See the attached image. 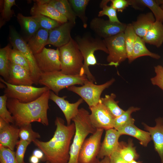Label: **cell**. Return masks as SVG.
<instances>
[{"instance_id":"7c38bea8","label":"cell","mask_w":163,"mask_h":163,"mask_svg":"<svg viewBox=\"0 0 163 163\" xmlns=\"http://www.w3.org/2000/svg\"><path fill=\"white\" fill-rule=\"evenodd\" d=\"M127 25L121 22H114L95 17L91 21L90 27L96 36L104 39L124 32Z\"/></svg>"},{"instance_id":"f1b7e54d","label":"cell","mask_w":163,"mask_h":163,"mask_svg":"<svg viewBox=\"0 0 163 163\" xmlns=\"http://www.w3.org/2000/svg\"><path fill=\"white\" fill-rule=\"evenodd\" d=\"M145 43L141 38L137 36L134 46L132 62L139 57L144 56H149L156 59L161 58L158 54L150 51L146 47Z\"/></svg>"},{"instance_id":"5bb4252c","label":"cell","mask_w":163,"mask_h":163,"mask_svg":"<svg viewBox=\"0 0 163 163\" xmlns=\"http://www.w3.org/2000/svg\"><path fill=\"white\" fill-rule=\"evenodd\" d=\"M89 108L91 113L89 117L92 126L96 129L106 130L114 128L115 117L102 103L101 101L96 105Z\"/></svg>"},{"instance_id":"8992f818","label":"cell","mask_w":163,"mask_h":163,"mask_svg":"<svg viewBox=\"0 0 163 163\" xmlns=\"http://www.w3.org/2000/svg\"><path fill=\"white\" fill-rule=\"evenodd\" d=\"M59 48L61 71L68 75H82L84 59L74 39L72 38L68 43Z\"/></svg>"},{"instance_id":"7402d4cb","label":"cell","mask_w":163,"mask_h":163,"mask_svg":"<svg viewBox=\"0 0 163 163\" xmlns=\"http://www.w3.org/2000/svg\"><path fill=\"white\" fill-rule=\"evenodd\" d=\"M155 21L152 12L141 14L137 17L136 21L131 23L137 36L142 38Z\"/></svg>"},{"instance_id":"ba28073f","label":"cell","mask_w":163,"mask_h":163,"mask_svg":"<svg viewBox=\"0 0 163 163\" xmlns=\"http://www.w3.org/2000/svg\"><path fill=\"white\" fill-rule=\"evenodd\" d=\"M0 80L6 85L4 93L8 98L16 99L23 103L33 101L49 90L46 86L38 88L32 85H14L8 83L2 78Z\"/></svg>"},{"instance_id":"7bdbcfd3","label":"cell","mask_w":163,"mask_h":163,"mask_svg":"<svg viewBox=\"0 0 163 163\" xmlns=\"http://www.w3.org/2000/svg\"><path fill=\"white\" fill-rule=\"evenodd\" d=\"M29 142L20 139L16 146L15 156L18 163H26L24 161V157L27 148L30 144Z\"/></svg>"},{"instance_id":"836d02e7","label":"cell","mask_w":163,"mask_h":163,"mask_svg":"<svg viewBox=\"0 0 163 163\" xmlns=\"http://www.w3.org/2000/svg\"><path fill=\"white\" fill-rule=\"evenodd\" d=\"M10 45L0 49V75L7 81L9 76V54Z\"/></svg>"},{"instance_id":"9a60e30c","label":"cell","mask_w":163,"mask_h":163,"mask_svg":"<svg viewBox=\"0 0 163 163\" xmlns=\"http://www.w3.org/2000/svg\"><path fill=\"white\" fill-rule=\"evenodd\" d=\"M75 25L68 21L49 30L46 45L50 44L59 48L67 44L72 38L71 32Z\"/></svg>"},{"instance_id":"74e56055","label":"cell","mask_w":163,"mask_h":163,"mask_svg":"<svg viewBox=\"0 0 163 163\" xmlns=\"http://www.w3.org/2000/svg\"><path fill=\"white\" fill-rule=\"evenodd\" d=\"M19 128V136L20 140L30 143L40 138V134L33 130L31 123L23 126Z\"/></svg>"},{"instance_id":"277c9868","label":"cell","mask_w":163,"mask_h":163,"mask_svg":"<svg viewBox=\"0 0 163 163\" xmlns=\"http://www.w3.org/2000/svg\"><path fill=\"white\" fill-rule=\"evenodd\" d=\"M90 113L83 108L79 109L76 116L73 118L75 126V132L69 151V158L68 163H79L78 157L81 149L89 134L94 133L96 130L91 124Z\"/></svg>"},{"instance_id":"603a6c76","label":"cell","mask_w":163,"mask_h":163,"mask_svg":"<svg viewBox=\"0 0 163 163\" xmlns=\"http://www.w3.org/2000/svg\"><path fill=\"white\" fill-rule=\"evenodd\" d=\"M120 135H126L131 136L140 142L142 145L146 147L152 140L150 133L142 130L135 126L134 123H130L117 129Z\"/></svg>"},{"instance_id":"ee69618b","label":"cell","mask_w":163,"mask_h":163,"mask_svg":"<svg viewBox=\"0 0 163 163\" xmlns=\"http://www.w3.org/2000/svg\"><path fill=\"white\" fill-rule=\"evenodd\" d=\"M154 68L156 75L151 78V83L154 85L158 86L163 91V66L158 65Z\"/></svg>"},{"instance_id":"e575fe53","label":"cell","mask_w":163,"mask_h":163,"mask_svg":"<svg viewBox=\"0 0 163 163\" xmlns=\"http://www.w3.org/2000/svg\"><path fill=\"white\" fill-rule=\"evenodd\" d=\"M140 109L139 107H131L121 115L115 118L114 128L117 130L127 124L134 123L135 120L132 118L131 114L139 110Z\"/></svg>"},{"instance_id":"8d00e7d4","label":"cell","mask_w":163,"mask_h":163,"mask_svg":"<svg viewBox=\"0 0 163 163\" xmlns=\"http://www.w3.org/2000/svg\"><path fill=\"white\" fill-rule=\"evenodd\" d=\"M110 0H102L100 4V7L102 9L98 13V16L101 17L104 15L107 16L109 20L114 22L120 23L117 17V11L111 5L109 6L107 4Z\"/></svg>"},{"instance_id":"83f0119b","label":"cell","mask_w":163,"mask_h":163,"mask_svg":"<svg viewBox=\"0 0 163 163\" xmlns=\"http://www.w3.org/2000/svg\"><path fill=\"white\" fill-rule=\"evenodd\" d=\"M116 151L121 157L128 163L133 160H136L139 157L136 147L134 146L133 140L131 139H129L127 143L123 142H119Z\"/></svg>"},{"instance_id":"d6a6232c","label":"cell","mask_w":163,"mask_h":163,"mask_svg":"<svg viewBox=\"0 0 163 163\" xmlns=\"http://www.w3.org/2000/svg\"><path fill=\"white\" fill-rule=\"evenodd\" d=\"M14 5H16L15 0H0V28L10 21L14 14L13 10L11 9Z\"/></svg>"},{"instance_id":"bcb514c9","label":"cell","mask_w":163,"mask_h":163,"mask_svg":"<svg viewBox=\"0 0 163 163\" xmlns=\"http://www.w3.org/2000/svg\"><path fill=\"white\" fill-rule=\"evenodd\" d=\"M110 158V163H128L121 157L117 151L113 153Z\"/></svg>"},{"instance_id":"44dd1931","label":"cell","mask_w":163,"mask_h":163,"mask_svg":"<svg viewBox=\"0 0 163 163\" xmlns=\"http://www.w3.org/2000/svg\"><path fill=\"white\" fill-rule=\"evenodd\" d=\"M156 125L154 127L148 126L144 123L145 129L149 132L153 141L155 149L158 154L163 163V117L155 119Z\"/></svg>"},{"instance_id":"4fadbf2b","label":"cell","mask_w":163,"mask_h":163,"mask_svg":"<svg viewBox=\"0 0 163 163\" xmlns=\"http://www.w3.org/2000/svg\"><path fill=\"white\" fill-rule=\"evenodd\" d=\"M34 56L37 65L42 73L61 71L58 48L55 50L45 47L40 52Z\"/></svg>"},{"instance_id":"816d5d0a","label":"cell","mask_w":163,"mask_h":163,"mask_svg":"<svg viewBox=\"0 0 163 163\" xmlns=\"http://www.w3.org/2000/svg\"><path fill=\"white\" fill-rule=\"evenodd\" d=\"M160 6L163 9V0H162V3L161 5H160Z\"/></svg>"},{"instance_id":"8fae6325","label":"cell","mask_w":163,"mask_h":163,"mask_svg":"<svg viewBox=\"0 0 163 163\" xmlns=\"http://www.w3.org/2000/svg\"><path fill=\"white\" fill-rule=\"evenodd\" d=\"M104 130L102 129H97L94 133L86 139L79 152V163H99L98 156Z\"/></svg>"},{"instance_id":"ab89813d","label":"cell","mask_w":163,"mask_h":163,"mask_svg":"<svg viewBox=\"0 0 163 163\" xmlns=\"http://www.w3.org/2000/svg\"><path fill=\"white\" fill-rule=\"evenodd\" d=\"M9 59L10 63L22 66L30 74V67L27 60L18 50L11 48L9 52Z\"/></svg>"},{"instance_id":"c3c4849f","label":"cell","mask_w":163,"mask_h":163,"mask_svg":"<svg viewBox=\"0 0 163 163\" xmlns=\"http://www.w3.org/2000/svg\"><path fill=\"white\" fill-rule=\"evenodd\" d=\"M39 159L37 157L32 155L30 157L29 160L30 163H38L39 162Z\"/></svg>"},{"instance_id":"1f68e13d","label":"cell","mask_w":163,"mask_h":163,"mask_svg":"<svg viewBox=\"0 0 163 163\" xmlns=\"http://www.w3.org/2000/svg\"><path fill=\"white\" fill-rule=\"evenodd\" d=\"M116 97L115 94L112 93L110 95H105L104 97L101 99L102 103L115 118L120 116L125 111L119 107V101H115Z\"/></svg>"},{"instance_id":"9c48e42d","label":"cell","mask_w":163,"mask_h":163,"mask_svg":"<svg viewBox=\"0 0 163 163\" xmlns=\"http://www.w3.org/2000/svg\"><path fill=\"white\" fill-rule=\"evenodd\" d=\"M115 81V79L113 78L100 85L94 84L93 82L89 81L81 86L72 85L67 88L69 91L79 95L90 107L96 105L100 101L102 92Z\"/></svg>"},{"instance_id":"2e32d148","label":"cell","mask_w":163,"mask_h":163,"mask_svg":"<svg viewBox=\"0 0 163 163\" xmlns=\"http://www.w3.org/2000/svg\"><path fill=\"white\" fill-rule=\"evenodd\" d=\"M19 129L0 118V145L14 151L19 140Z\"/></svg>"},{"instance_id":"cb8c5ba5","label":"cell","mask_w":163,"mask_h":163,"mask_svg":"<svg viewBox=\"0 0 163 163\" xmlns=\"http://www.w3.org/2000/svg\"><path fill=\"white\" fill-rule=\"evenodd\" d=\"M142 39L145 43L160 47L163 43V23L155 21Z\"/></svg>"},{"instance_id":"d590c367","label":"cell","mask_w":163,"mask_h":163,"mask_svg":"<svg viewBox=\"0 0 163 163\" xmlns=\"http://www.w3.org/2000/svg\"><path fill=\"white\" fill-rule=\"evenodd\" d=\"M143 6L148 7L152 11L155 21L163 23V9L161 7L158 0H139Z\"/></svg>"},{"instance_id":"7dc6e473","label":"cell","mask_w":163,"mask_h":163,"mask_svg":"<svg viewBox=\"0 0 163 163\" xmlns=\"http://www.w3.org/2000/svg\"><path fill=\"white\" fill-rule=\"evenodd\" d=\"M33 155L40 159H42L44 156L43 152L40 149L35 150L33 151Z\"/></svg>"},{"instance_id":"60d3db41","label":"cell","mask_w":163,"mask_h":163,"mask_svg":"<svg viewBox=\"0 0 163 163\" xmlns=\"http://www.w3.org/2000/svg\"><path fill=\"white\" fill-rule=\"evenodd\" d=\"M8 99V97L5 94L0 96V118L8 123L14 124L12 116L7 107Z\"/></svg>"},{"instance_id":"6da1fadb","label":"cell","mask_w":163,"mask_h":163,"mask_svg":"<svg viewBox=\"0 0 163 163\" xmlns=\"http://www.w3.org/2000/svg\"><path fill=\"white\" fill-rule=\"evenodd\" d=\"M55 124L56 130L53 137L49 141L43 142L36 139L33 142L44 154L42 161H48L50 163H68L71 141L75 132V124L73 123L66 125L63 119L57 117Z\"/></svg>"},{"instance_id":"5b68a950","label":"cell","mask_w":163,"mask_h":163,"mask_svg":"<svg viewBox=\"0 0 163 163\" xmlns=\"http://www.w3.org/2000/svg\"><path fill=\"white\" fill-rule=\"evenodd\" d=\"M89 81L85 75H72L60 71L42 73L39 84L47 87L57 95L63 89L76 85H83Z\"/></svg>"},{"instance_id":"30bf717a","label":"cell","mask_w":163,"mask_h":163,"mask_svg":"<svg viewBox=\"0 0 163 163\" xmlns=\"http://www.w3.org/2000/svg\"><path fill=\"white\" fill-rule=\"evenodd\" d=\"M108 51L107 60V65L117 67L127 57L124 32L103 39Z\"/></svg>"},{"instance_id":"f546056e","label":"cell","mask_w":163,"mask_h":163,"mask_svg":"<svg viewBox=\"0 0 163 163\" xmlns=\"http://www.w3.org/2000/svg\"><path fill=\"white\" fill-rule=\"evenodd\" d=\"M69 2L76 17L81 20L84 28L87 27L88 18L85 11L90 1L89 0H69Z\"/></svg>"},{"instance_id":"52a82bcc","label":"cell","mask_w":163,"mask_h":163,"mask_svg":"<svg viewBox=\"0 0 163 163\" xmlns=\"http://www.w3.org/2000/svg\"><path fill=\"white\" fill-rule=\"evenodd\" d=\"M8 40L13 49L18 50L25 58L28 64L34 84L38 85L42 73L37 65L34 55L24 38L11 26L9 27Z\"/></svg>"},{"instance_id":"681fc988","label":"cell","mask_w":163,"mask_h":163,"mask_svg":"<svg viewBox=\"0 0 163 163\" xmlns=\"http://www.w3.org/2000/svg\"><path fill=\"white\" fill-rule=\"evenodd\" d=\"M99 163H110V157H105L100 161Z\"/></svg>"},{"instance_id":"d4e9b609","label":"cell","mask_w":163,"mask_h":163,"mask_svg":"<svg viewBox=\"0 0 163 163\" xmlns=\"http://www.w3.org/2000/svg\"><path fill=\"white\" fill-rule=\"evenodd\" d=\"M49 30L40 28L28 40L27 44L34 55L40 52L46 45Z\"/></svg>"},{"instance_id":"4dcf8cb0","label":"cell","mask_w":163,"mask_h":163,"mask_svg":"<svg viewBox=\"0 0 163 163\" xmlns=\"http://www.w3.org/2000/svg\"><path fill=\"white\" fill-rule=\"evenodd\" d=\"M127 57L129 63L132 62V58L135 42L137 37L131 23L127 25L124 32Z\"/></svg>"},{"instance_id":"ac0fdd59","label":"cell","mask_w":163,"mask_h":163,"mask_svg":"<svg viewBox=\"0 0 163 163\" xmlns=\"http://www.w3.org/2000/svg\"><path fill=\"white\" fill-rule=\"evenodd\" d=\"M8 83L14 85L31 86L34 83L30 73L20 66L9 62Z\"/></svg>"},{"instance_id":"f6af8a7d","label":"cell","mask_w":163,"mask_h":163,"mask_svg":"<svg viewBox=\"0 0 163 163\" xmlns=\"http://www.w3.org/2000/svg\"><path fill=\"white\" fill-rule=\"evenodd\" d=\"M111 5L118 12H122L129 5H131V0H110Z\"/></svg>"},{"instance_id":"484cf974","label":"cell","mask_w":163,"mask_h":163,"mask_svg":"<svg viewBox=\"0 0 163 163\" xmlns=\"http://www.w3.org/2000/svg\"><path fill=\"white\" fill-rule=\"evenodd\" d=\"M17 18L27 41L40 28L38 23L32 16H25L18 13Z\"/></svg>"},{"instance_id":"f907efd6","label":"cell","mask_w":163,"mask_h":163,"mask_svg":"<svg viewBox=\"0 0 163 163\" xmlns=\"http://www.w3.org/2000/svg\"><path fill=\"white\" fill-rule=\"evenodd\" d=\"M129 163H142V162L140 161H137L136 160H133Z\"/></svg>"},{"instance_id":"d6986e66","label":"cell","mask_w":163,"mask_h":163,"mask_svg":"<svg viewBox=\"0 0 163 163\" xmlns=\"http://www.w3.org/2000/svg\"><path fill=\"white\" fill-rule=\"evenodd\" d=\"M121 135L118 131L114 128L106 130L104 139L101 143L98 155V159H103L106 156L110 157L116 151Z\"/></svg>"},{"instance_id":"f5cc1de1","label":"cell","mask_w":163,"mask_h":163,"mask_svg":"<svg viewBox=\"0 0 163 163\" xmlns=\"http://www.w3.org/2000/svg\"><path fill=\"white\" fill-rule=\"evenodd\" d=\"M45 163H50L48 161H46L45 162Z\"/></svg>"},{"instance_id":"ffe728a7","label":"cell","mask_w":163,"mask_h":163,"mask_svg":"<svg viewBox=\"0 0 163 163\" xmlns=\"http://www.w3.org/2000/svg\"><path fill=\"white\" fill-rule=\"evenodd\" d=\"M34 3L30 10L32 15L38 14L49 18L61 23L68 21L65 17L57 11L53 6L46 2V0L34 1Z\"/></svg>"},{"instance_id":"e0dca14e","label":"cell","mask_w":163,"mask_h":163,"mask_svg":"<svg viewBox=\"0 0 163 163\" xmlns=\"http://www.w3.org/2000/svg\"><path fill=\"white\" fill-rule=\"evenodd\" d=\"M66 96L60 97L53 91H51L50 99L53 101L61 110L65 117L67 125L71 124V121L78 113L79 106L83 101L81 98L74 103H70L65 100Z\"/></svg>"},{"instance_id":"4316f807","label":"cell","mask_w":163,"mask_h":163,"mask_svg":"<svg viewBox=\"0 0 163 163\" xmlns=\"http://www.w3.org/2000/svg\"><path fill=\"white\" fill-rule=\"evenodd\" d=\"M46 2L53 6L65 17L68 21L75 24L76 16L67 0H46Z\"/></svg>"},{"instance_id":"3957f363","label":"cell","mask_w":163,"mask_h":163,"mask_svg":"<svg viewBox=\"0 0 163 163\" xmlns=\"http://www.w3.org/2000/svg\"><path fill=\"white\" fill-rule=\"evenodd\" d=\"M74 40L84 59L82 75H86L90 82H95V79L89 70V67L97 64L94 55L96 51H102L108 54L103 39L96 35L93 37L89 32H86L82 36H76Z\"/></svg>"},{"instance_id":"f35d334b","label":"cell","mask_w":163,"mask_h":163,"mask_svg":"<svg viewBox=\"0 0 163 163\" xmlns=\"http://www.w3.org/2000/svg\"><path fill=\"white\" fill-rule=\"evenodd\" d=\"M31 15L38 23L40 28L49 31L59 26L62 24L57 21L40 14H36Z\"/></svg>"},{"instance_id":"7a4b0ae2","label":"cell","mask_w":163,"mask_h":163,"mask_svg":"<svg viewBox=\"0 0 163 163\" xmlns=\"http://www.w3.org/2000/svg\"><path fill=\"white\" fill-rule=\"evenodd\" d=\"M50 91L48 90L35 100L26 103L8 98L7 106L12 116L14 125L19 128L37 122L48 126L47 113L49 109L48 103Z\"/></svg>"},{"instance_id":"b9f144b4","label":"cell","mask_w":163,"mask_h":163,"mask_svg":"<svg viewBox=\"0 0 163 163\" xmlns=\"http://www.w3.org/2000/svg\"><path fill=\"white\" fill-rule=\"evenodd\" d=\"M0 163H18L15 152L0 145Z\"/></svg>"}]
</instances>
